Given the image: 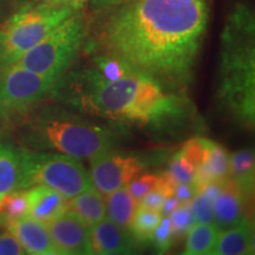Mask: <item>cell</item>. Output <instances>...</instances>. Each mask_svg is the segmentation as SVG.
<instances>
[{
    "label": "cell",
    "mask_w": 255,
    "mask_h": 255,
    "mask_svg": "<svg viewBox=\"0 0 255 255\" xmlns=\"http://www.w3.org/2000/svg\"><path fill=\"white\" fill-rule=\"evenodd\" d=\"M250 197L231 177L222 181L221 188L212 200L214 225L219 231L233 228L247 221L246 202Z\"/></svg>",
    "instance_id": "11"
},
{
    "label": "cell",
    "mask_w": 255,
    "mask_h": 255,
    "mask_svg": "<svg viewBox=\"0 0 255 255\" xmlns=\"http://www.w3.org/2000/svg\"><path fill=\"white\" fill-rule=\"evenodd\" d=\"M92 253L100 255L130 254L136 250L137 241L128 228L105 218L89 227Z\"/></svg>",
    "instance_id": "13"
},
{
    "label": "cell",
    "mask_w": 255,
    "mask_h": 255,
    "mask_svg": "<svg viewBox=\"0 0 255 255\" xmlns=\"http://www.w3.org/2000/svg\"><path fill=\"white\" fill-rule=\"evenodd\" d=\"M34 2H38V0H0V13L4 12L13 13L17 9Z\"/></svg>",
    "instance_id": "33"
},
{
    "label": "cell",
    "mask_w": 255,
    "mask_h": 255,
    "mask_svg": "<svg viewBox=\"0 0 255 255\" xmlns=\"http://www.w3.org/2000/svg\"><path fill=\"white\" fill-rule=\"evenodd\" d=\"M19 171V148H15L9 143L0 142V200L6 194L17 189Z\"/></svg>",
    "instance_id": "20"
},
{
    "label": "cell",
    "mask_w": 255,
    "mask_h": 255,
    "mask_svg": "<svg viewBox=\"0 0 255 255\" xmlns=\"http://www.w3.org/2000/svg\"><path fill=\"white\" fill-rule=\"evenodd\" d=\"M189 206L195 222L214 223L212 200L207 197L205 194L196 191L193 199L189 201Z\"/></svg>",
    "instance_id": "27"
},
{
    "label": "cell",
    "mask_w": 255,
    "mask_h": 255,
    "mask_svg": "<svg viewBox=\"0 0 255 255\" xmlns=\"http://www.w3.org/2000/svg\"><path fill=\"white\" fill-rule=\"evenodd\" d=\"M157 183H158V175L145 174L133 178L131 182L128 184L127 187L133 199L138 202V201L141 200L146 193H149V191L157 187Z\"/></svg>",
    "instance_id": "29"
},
{
    "label": "cell",
    "mask_w": 255,
    "mask_h": 255,
    "mask_svg": "<svg viewBox=\"0 0 255 255\" xmlns=\"http://www.w3.org/2000/svg\"><path fill=\"white\" fill-rule=\"evenodd\" d=\"M19 155L20 171L17 189L46 186L70 199L92 187L90 174L81 159L57 151L27 148H19Z\"/></svg>",
    "instance_id": "6"
},
{
    "label": "cell",
    "mask_w": 255,
    "mask_h": 255,
    "mask_svg": "<svg viewBox=\"0 0 255 255\" xmlns=\"http://www.w3.org/2000/svg\"><path fill=\"white\" fill-rule=\"evenodd\" d=\"M180 205H181V202L177 200L176 196L173 195V196L165 197L164 203H163V206H162V209H161V214L163 216H169Z\"/></svg>",
    "instance_id": "35"
},
{
    "label": "cell",
    "mask_w": 255,
    "mask_h": 255,
    "mask_svg": "<svg viewBox=\"0 0 255 255\" xmlns=\"http://www.w3.org/2000/svg\"><path fill=\"white\" fill-rule=\"evenodd\" d=\"M219 229L214 223L195 222L187 233L186 255H210L214 247Z\"/></svg>",
    "instance_id": "21"
},
{
    "label": "cell",
    "mask_w": 255,
    "mask_h": 255,
    "mask_svg": "<svg viewBox=\"0 0 255 255\" xmlns=\"http://www.w3.org/2000/svg\"><path fill=\"white\" fill-rule=\"evenodd\" d=\"M213 145V141L203 138V137H194L184 143L181 154L189 162V164L194 169H199L201 165L206 163L208 159L210 148Z\"/></svg>",
    "instance_id": "24"
},
{
    "label": "cell",
    "mask_w": 255,
    "mask_h": 255,
    "mask_svg": "<svg viewBox=\"0 0 255 255\" xmlns=\"http://www.w3.org/2000/svg\"><path fill=\"white\" fill-rule=\"evenodd\" d=\"M170 220L171 229H173L174 237L183 238L186 237L187 233L191 228V226L195 223L193 213L190 210L189 202L181 203L176 209L169 215Z\"/></svg>",
    "instance_id": "25"
},
{
    "label": "cell",
    "mask_w": 255,
    "mask_h": 255,
    "mask_svg": "<svg viewBox=\"0 0 255 255\" xmlns=\"http://www.w3.org/2000/svg\"><path fill=\"white\" fill-rule=\"evenodd\" d=\"M195 194L196 188L190 183H177L174 190V196H176L181 203L189 202Z\"/></svg>",
    "instance_id": "32"
},
{
    "label": "cell",
    "mask_w": 255,
    "mask_h": 255,
    "mask_svg": "<svg viewBox=\"0 0 255 255\" xmlns=\"http://www.w3.org/2000/svg\"><path fill=\"white\" fill-rule=\"evenodd\" d=\"M25 254L24 248L17 238L8 231L0 234V255H21Z\"/></svg>",
    "instance_id": "30"
},
{
    "label": "cell",
    "mask_w": 255,
    "mask_h": 255,
    "mask_svg": "<svg viewBox=\"0 0 255 255\" xmlns=\"http://www.w3.org/2000/svg\"><path fill=\"white\" fill-rule=\"evenodd\" d=\"M162 218H163V215L161 213L152 212V210L141 208V207L137 208L132 221L129 226V231L131 232L137 244L138 242L150 241L152 233L157 227Z\"/></svg>",
    "instance_id": "22"
},
{
    "label": "cell",
    "mask_w": 255,
    "mask_h": 255,
    "mask_svg": "<svg viewBox=\"0 0 255 255\" xmlns=\"http://www.w3.org/2000/svg\"><path fill=\"white\" fill-rule=\"evenodd\" d=\"M144 168L141 158L109 149L90 158L89 174L92 187L107 196L119 188L127 187Z\"/></svg>",
    "instance_id": "9"
},
{
    "label": "cell",
    "mask_w": 255,
    "mask_h": 255,
    "mask_svg": "<svg viewBox=\"0 0 255 255\" xmlns=\"http://www.w3.org/2000/svg\"><path fill=\"white\" fill-rule=\"evenodd\" d=\"M174 239L175 237L173 229H171L169 216H163L152 233L150 241H152V244H154L156 250L159 251V253H163L171 247Z\"/></svg>",
    "instance_id": "28"
},
{
    "label": "cell",
    "mask_w": 255,
    "mask_h": 255,
    "mask_svg": "<svg viewBox=\"0 0 255 255\" xmlns=\"http://www.w3.org/2000/svg\"><path fill=\"white\" fill-rule=\"evenodd\" d=\"M229 177V154L222 145L213 142L208 159L196 169L194 176L195 188L209 181H223Z\"/></svg>",
    "instance_id": "17"
},
{
    "label": "cell",
    "mask_w": 255,
    "mask_h": 255,
    "mask_svg": "<svg viewBox=\"0 0 255 255\" xmlns=\"http://www.w3.org/2000/svg\"><path fill=\"white\" fill-rule=\"evenodd\" d=\"M2 226L14 235L24 248L25 254L58 255L59 252L50 237L46 223L25 215L23 218L8 220Z\"/></svg>",
    "instance_id": "12"
},
{
    "label": "cell",
    "mask_w": 255,
    "mask_h": 255,
    "mask_svg": "<svg viewBox=\"0 0 255 255\" xmlns=\"http://www.w3.org/2000/svg\"><path fill=\"white\" fill-rule=\"evenodd\" d=\"M27 215L47 223L69 210L68 199L46 186H33L26 189Z\"/></svg>",
    "instance_id": "14"
},
{
    "label": "cell",
    "mask_w": 255,
    "mask_h": 255,
    "mask_svg": "<svg viewBox=\"0 0 255 255\" xmlns=\"http://www.w3.org/2000/svg\"><path fill=\"white\" fill-rule=\"evenodd\" d=\"M229 177L251 197L255 180V157L252 149H241L229 155Z\"/></svg>",
    "instance_id": "18"
},
{
    "label": "cell",
    "mask_w": 255,
    "mask_h": 255,
    "mask_svg": "<svg viewBox=\"0 0 255 255\" xmlns=\"http://www.w3.org/2000/svg\"><path fill=\"white\" fill-rule=\"evenodd\" d=\"M23 141L34 149L53 150L78 159L114 149L116 135L66 110L44 109L26 117Z\"/></svg>",
    "instance_id": "4"
},
{
    "label": "cell",
    "mask_w": 255,
    "mask_h": 255,
    "mask_svg": "<svg viewBox=\"0 0 255 255\" xmlns=\"http://www.w3.org/2000/svg\"><path fill=\"white\" fill-rule=\"evenodd\" d=\"M68 206L70 212L78 216L88 227L107 218L105 196L94 187L70 197Z\"/></svg>",
    "instance_id": "16"
},
{
    "label": "cell",
    "mask_w": 255,
    "mask_h": 255,
    "mask_svg": "<svg viewBox=\"0 0 255 255\" xmlns=\"http://www.w3.org/2000/svg\"><path fill=\"white\" fill-rule=\"evenodd\" d=\"M89 2V0H68V5L71 7L73 11L78 12L84 8V6Z\"/></svg>",
    "instance_id": "36"
},
{
    "label": "cell",
    "mask_w": 255,
    "mask_h": 255,
    "mask_svg": "<svg viewBox=\"0 0 255 255\" xmlns=\"http://www.w3.org/2000/svg\"><path fill=\"white\" fill-rule=\"evenodd\" d=\"M218 97L241 126L255 121L254 18L246 6H238L222 32Z\"/></svg>",
    "instance_id": "3"
},
{
    "label": "cell",
    "mask_w": 255,
    "mask_h": 255,
    "mask_svg": "<svg viewBox=\"0 0 255 255\" xmlns=\"http://www.w3.org/2000/svg\"><path fill=\"white\" fill-rule=\"evenodd\" d=\"M57 81L15 65L0 70V126L21 123L51 94Z\"/></svg>",
    "instance_id": "8"
},
{
    "label": "cell",
    "mask_w": 255,
    "mask_h": 255,
    "mask_svg": "<svg viewBox=\"0 0 255 255\" xmlns=\"http://www.w3.org/2000/svg\"><path fill=\"white\" fill-rule=\"evenodd\" d=\"M38 2H43V4L51 5V6L68 5V0H38Z\"/></svg>",
    "instance_id": "37"
},
{
    "label": "cell",
    "mask_w": 255,
    "mask_h": 255,
    "mask_svg": "<svg viewBox=\"0 0 255 255\" xmlns=\"http://www.w3.org/2000/svg\"><path fill=\"white\" fill-rule=\"evenodd\" d=\"M90 1V7L94 11L101 12L105 9L113 8L115 6H119L124 2L129 1V0H89Z\"/></svg>",
    "instance_id": "34"
},
{
    "label": "cell",
    "mask_w": 255,
    "mask_h": 255,
    "mask_svg": "<svg viewBox=\"0 0 255 255\" xmlns=\"http://www.w3.org/2000/svg\"><path fill=\"white\" fill-rule=\"evenodd\" d=\"M2 227V221H1V218H0V229Z\"/></svg>",
    "instance_id": "38"
},
{
    "label": "cell",
    "mask_w": 255,
    "mask_h": 255,
    "mask_svg": "<svg viewBox=\"0 0 255 255\" xmlns=\"http://www.w3.org/2000/svg\"><path fill=\"white\" fill-rule=\"evenodd\" d=\"M165 197L167 196H165L161 190L154 188V189L149 191V193H146L145 195L138 201V207L148 210H152V212L161 213Z\"/></svg>",
    "instance_id": "31"
},
{
    "label": "cell",
    "mask_w": 255,
    "mask_h": 255,
    "mask_svg": "<svg viewBox=\"0 0 255 255\" xmlns=\"http://www.w3.org/2000/svg\"><path fill=\"white\" fill-rule=\"evenodd\" d=\"M27 210L26 189H15L0 200V218L2 222L23 218L27 215Z\"/></svg>",
    "instance_id": "23"
},
{
    "label": "cell",
    "mask_w": 255,
    "mask_h": 255,
    "mask_svg": "<svg viewBox=\"0 0 255 255\" xmlns=\"http://www.w3.org/2000/svg\"><path fill=\"white\" fill-rule=\"evenodd\" d=\"M87 34L84 17L75 12L12 65L59 79L78 56Z\"/></svg>",
    "instance_id": "7"
},
{
    "label": "cell",
    "mask_w": 255,
    "mask_h": 255,
    "mask_svg": "<svg viewBox=\"0 0 255 255\" xmlns=\"http://www.w3.org/2000/svg\"><path fill=\"white\" fill-rule=\"evenodd\" d=\"M101 21L95 47L162 87L193 76L209 23V0H129Z\"/></svg>",
    "instance_id": "1"
},
{
    "label": "cell",
    "mask_w": 255,
    "mask_h": 255,
    "mask_svg": "<svg viewBox=\"0 0 255 255\" xmlns=\"http://www.w3.org/2000/svg\"><path fill=\"white\" fill-rule=\"evenodd\" d=\"M254 253V234L251 222L219 231L210 255H250Z\"/></svg>",
    "instance_id": "15"
},
{
    "label": "cell",
    "mask_w": 255,
    "mask_h": 255,
    "mask_svg": "<svg viewBox=\"0 0 255 255\" xmlns=\"http://www.w3.org/2000/svg\"><path fill=\"white\" fill-rule=\"evenodd\" d=\"M105 207L107 218L129 229L133 215L138 208V202L133 199L128 187H122L105 196Z\"/></svg>",
    "instance_id": "19"
},
{
    "label": "cell",
    "mask_w": 255,
    "mask_h": 255,
    "mask_svg": "<svg viewBox=\"0 0 255 255\" xmlns=\"http://www.w3.org/2000/svg\"><path fill=\"white\" fill-rule=\"evenodd\" d=\"M50 237L63 255H89L92 253L89 227L78 216L66 210L46 223Z\"/></svg>",
    "instance_id": "10"
},
{
    "label": "cell",
    "mask_w": 255,
    "mask_h": 255,
    "mask_svg": "<svg viewBox=\"0 0 255 255\" xmlns=\"http://www.w3.org/2000/svg\"><path fill=\"white\" fill-rule=\"evenodd\" d=\"M75 12L69 5L34 2L9 14L0 25V70L17 62Z\"/></svg>",
    "instance_id": "5"
},
{
    "label": "cell",
    "mask_w": 255,
    "mask_h": 255,
    "mask_svg": "<svg viewBox=\"0 0 255 255\" xmlns=\"http://www.w3.org/2000/svg\"><path fill=\"white\" fill-rule=\"evenodd\" d=\"M167 171L173 176V178L177 183L194 184V176H195L196 170L183 157L181 151H177L173 156Z\"/></svg>",
    "instance_id": "26"
},
{
    "label": "cell",
    "mask_w": 255,
    "mask_h": 255,
    "mask_svg": "<svg viewBox=\"0 0 255 255\" xmlns=\"http://www.w3.org/2000/svg\"><path fill=\"white\" fill-rule=\"evenodd\" d=\"M51 92L89 115L139 126L175 119L182 109L180 98L165 91L154 79L132 70L108 81L89 69L63 88L55 84Z\"/></svg>",
    "instance_id": "2"
}]
</instances>
